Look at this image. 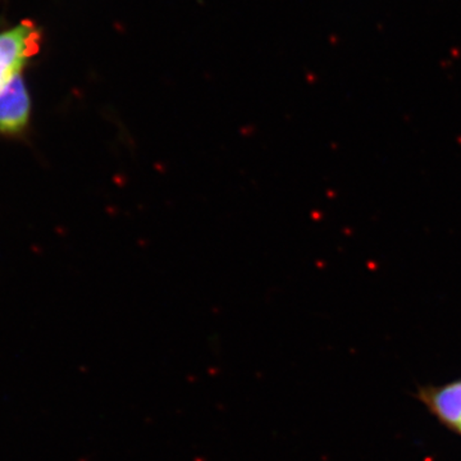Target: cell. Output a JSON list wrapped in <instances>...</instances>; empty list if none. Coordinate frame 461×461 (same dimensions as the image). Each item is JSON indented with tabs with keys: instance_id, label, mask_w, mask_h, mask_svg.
Masks as SVG:
<instances>
[{
	"instance_id": "obj_1",
	"label": "cell",
	"mask_w": 461,
	"mask_h": 461,
	"mask_svg": "<svg viewBox=\"0 0 461 461\" xmlns=\"http://www.w3.org/2000/svg\"><path fill=\"white\" fill-rule=\"evenodd\" d=\"M41 44V29L33 21H21L0 32V93L23 74Z\"/></svg>"
},
{
	"instance_id": "obj_2",
	"label": "cell",
	"mask_w": 461,
	"mask_h": 461,
	"mask_svg": "<svg viewBox=\"0 0 461 461\" xmlns=\"http://www.w3.org/2000/svg\"><path fill=\"white\" fill-rule=\"evenodd\" d=\"M32 103L23 76L0 93V136L21 139L29 132Z\"/></svg>"
},
{
	"instance_id": "obj_3",
	"label": "cell",
	"mask_w": 461,
	"mask_h": 461,
	"mask_svg": "<svg viewBox=\"0 0 461 461\" xmlns=\"http://www.w3.org/2000/svg\"><path fill=\"white\" fill-rule=\"evenodd\" d=\"M415 397L445 429L461 437V378L418 387Z\"/></svg>"
}]
</instances>
